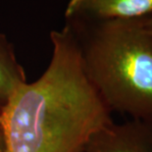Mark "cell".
I'll list each match as a JSON object with an SVG mask.
<instances>
[{"label": "cell", "instance_id": "obj_5", "mask_svg": "<svg viewBox=\"0 0 152 152\" xmlns=\"http://www.w3.org/2000/svg\"><path fill=\"white\" fill-rule=\"evenodd\" d=\"M25 83L27 76L14 45L7 35L0 33V116L14 92Z\"/></svg>", "mask_w": 152, "mask_h": 152}, {"label": "cell", "instance_id": "obj_2", "mask_svg": "<svg viewBox=\"0 0 152 152\" xmlns=\"http://www.w3.org/2000/svg\"><path fill=\"white\" fill-rule=\"evenodd\" d=\"M87 77L111 112L152 125V35L140 19L65 18Z\"/></svg>", "mask_w": 152, "mask_h": 152}, {"label": "cell", "instance_id": "obj_1", "mask_svg": "<svg viewBox=\"0 0 152 152\" xmlns=\"http://www.w3.org/2000/svg\"><path fill=\"white\" fill-rule=\"evenodd\" d=\"M49 65L14 92L0 116L6 152H86L112 112L83 69L71 28L50 33Z\"/></svg>", "mask_w": 152, "mask_h": 152}, {"label": "cell", "instance_id": "obj_4", "mask_svg": "<svg viewBox=\"0 0 152 152\" xmlns=\"http://www.w3.org/2000/svg\"><path fill=\"white\" fill-rule=\"evenodd\" d=\"M152 16V0H70L65 18L87 21L137 20Z\"/></svg>", "mask_w": 152, "mask_h": 152}, {"label": "cell", "instance_id": "obj_6", "mask_svg": "<svg viewBox=\"0 0 152 152\" xmlns=\"http://www.w3.org/2000/svg\"><path fill=\"white\" fill-rule=\"evenodd\" d=\"M140 21L142 23V25L144 26V28H146L147 31L152 35V16H149V17L140 19Z\"/></svg>", "mask_w": 152, "mask_h": 152}, {"label": "cell", "instance_id": "obj_3", "mask_svg": "<svg viewBox=\"0 0 152 152\" xmlns=\"http://www.w3.org/2000/svg\"><path fill=\"white\" fill-rule=\"evenodd\" d=\"M86 152H152V125L137 120L113 121L95 132Z\"/></svg>", "mask_w": 152, "mask_h": 152}, {"label": "cell", "instance_id": "obj_7", "mask_svg": "<svg viewBox=\"0 0 152 152\" xmlns=\"http://www.w3.org/2000/svg\"><path fill=\"white\" fill-rule=\"evenodd\" d=\"M0 152H6V141H5V135L3 127L0 122Z\"/></svg>", "mask_w": 152, "mask_h": 152}]
</instances>
